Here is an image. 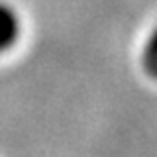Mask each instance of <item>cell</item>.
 <instances>
[{"label":"cell","mask_w":157,"mask_h":157,"mask_svg":"<svg viewBox=\"0 0 157 157\" xmlns=\"http://www.w3.org/2000/svg\"><path fill=\"white\" fill-rule=\"evenodd\" d=\"M144 63L147 71L153 77H157V28L151 32L149 39H147V45L144 51Z\"/></svg>","instance_id":"7a4b0ae2"},{"label":"cell","mask_w":157,"mask_h":157,"mask_svg":"<svg viewBox=\"0 0 157 157\" xmlns=\"http://www.w3.org/2000/svg\"><path fill=\"white\" fill-rule=\"evenodd\" d=\"M18 37V16L8 4L0 2V51L8 49Z\"/></svg>","instance_id":"6da1fadb"}]
</instances>
